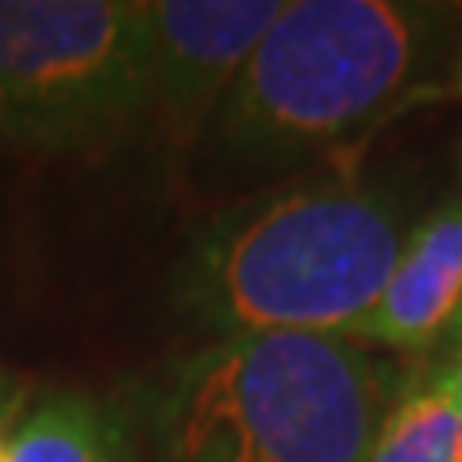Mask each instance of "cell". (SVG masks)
<instances>
[{"label":"cell","mask_w":462,"mask_h":462,"mask_svg":"<svg viewBox=\"0 0 462 462\" xmlns=\"http://www.w3.org/2000/svg\"><path fill=\"white\" fill-rule=\"evenodd\" d=\"M412 231L409 200L366 181H300L224 208L185 251L173 297L220 336H351Z\"/></svg>","instance_id":"obj_1"},{"label":"cell","mask_w":462,"mask_h":462,"mask_svg":"<svg viewBox=\"0 0 462 462\" xmlns=\"http://www.w3.org/2000/svg\"><path fill=\"white\" fill-rule=\"evenodd\" d=\"M404 385L343 336H220L147 385L151 462H366Z\"/></svg>","instance_id":"obj_2"},{"label":"cell","mask_w":462,"mask_h":462,"mask_svg":"<svg viewBox=\"0 0 462 462\" xmlns=\"http://www.w3.org/2000/svg\"><path fill=\"white\" fill-rule=\"evenodd\" d=\"M455 20L458 8L409 0H285L208 139L239 170L309 162L393 108Z\"/></svg>","instance_id":"obj_3"},{"label":"cell","mask_w":462,"mask_h":462,"mask_svg":"<svg viewBox=\"0 0 462 462\" xmlns=\"http://www.w3.org/2000/svg\"><path fill=\"white\" fill-rule=\"evenodd\" d=\"M143 124V0H0V151L93 154Z\"/></svg>","instance_id":"obj_4"},{"label":"cell","mask_w":462,"mask_h":462,"mask_svg":"<svg viewBox=\"0 0 462 462\" xmlns=\"http://www.w3.org/2000/svg\"><path fill=\"white\" fill-rule=\"evenodd\" d=\"M285 0H143V124L170 143L208 132Z\"/></svg>","instance_id":"obj_5"},{"label":"cell","mask_w":462,"mask_h":462,"mask_svg":"<svg viewBox=\"0 0 462 462\" xmlns=\"http://www.w3.org/2000/svg\"><path fill=\"white\" fill-rule=\"evenodd\" d=\"M462 312V200L416 220L378 305L351 328L355 343L420 355Z\"/></svg>","instance_id":"obj_6"},{"label":"cell","mask_w":462,"mask_h":462,"mask_svg":"<svg viewBox=\"0 0 462 462\" xmlns=\"http://www.w3.org/2000/svg\"><path fill=\"white\" fill-rule=\"evenodd\" d=\"M5 462H139V447L127 416L112 404L81 393H54L27 404Z\"/></svg>","instance_id":"obj_7"},{"label":"cell","mask_w":462,"mask_h":462,"mask_svg":"<svg viewBox=\"0 0 462 462\" xmlns=\"http://www.w3.org/2000/svg\"><path fill=\"white\" fill-rule=\"evenodd\" d=\"M366 462H458L451 363H424L404 374Z\"/></svg>","instance_id":"obj_8"},{"label":"cell","mask_w":462,"mask_h":462,"mask_svg":"<svg viewBox=\"0 0 462 462\" xmlns=\"http://www.w3.org/2000/svg\"><path fill=\"white\" fill-rule=\"evenodd\" d=\"M23 412H27V389H23V382L12 378L8 370H0V451L8 447L12 431H16Z\"/></svg>","instance_id":"obj_9"},{"label":"cell","mask_w":462,"mask_h":462,"mask_svg":"<svg viewBox=\"0 0 462 462\" xmlns=\"http://www.w3.org/2000/svg\"><path fill=\"white\" fill-rule=\"evenodd\" d=\"M451 363V385H455V416H458V462H462V312L455 320V355L447 358Z\"/></svg>","instance_id":"obj_10"},{"label":"cell","mask_w":462,"mask_h":462,"mask_svg":"<svg viewBox=\"0 0 462 462\" xmlns=\"http://www.w3.org/2000/svg\"><path fill=\"white\" fill-rule=\"evenodd\" d=\"M458 93H462V69H458Z\"/></svg>","instance_id":"obj_11"},{"label":"cell","mask_w":462,"mask_h":462,"mask_svg":"<svg viewBox=\"0 0 462 462\" xmlns=\"http://www.w3.org/2000/svg\"><path fill=\"white\" fill-rule=\"evenodd\" d=\"M5 451H8V447H5ZM5 451H0V462H5Z\"/></svg>","instance_id":"obj_12"}]
</instances>
